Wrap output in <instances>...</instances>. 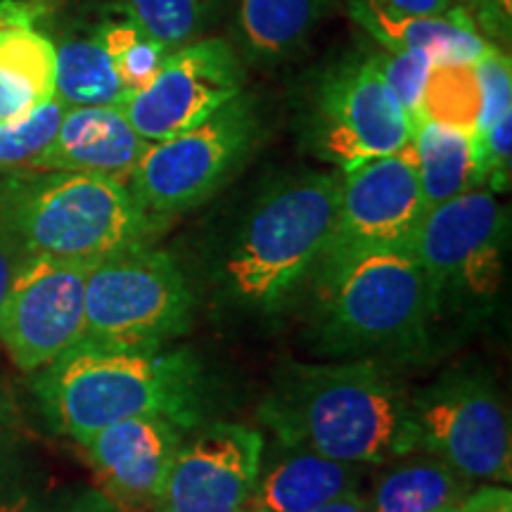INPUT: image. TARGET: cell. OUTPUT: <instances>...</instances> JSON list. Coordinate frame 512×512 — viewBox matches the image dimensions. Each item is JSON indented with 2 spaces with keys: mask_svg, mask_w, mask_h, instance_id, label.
<instances>
[{
  "mask_svg": "<svg viewBox=\"0 0 512 512\" xmlns=\"http://www.w3.org/2000/svg\"><path fill=\"white\" fill-rule=\"evenodd\" d=\"M287 448L351 465H384L415 453L411 403L370 361L344 366L294 363L261 406Z\"/></svg>",
  "mask_w": 512,
  "mask_h": 512,
  "instance_id": "cell-1",
  "label": "cell"
},
{
  "mask_svg": "<svg viewBox=\"0 0 512 512\" xmlns=\"http://www.w3.org/2000/svg\"><path fill=\"white\" fill-rule=\"evenodd\" d=\"M36 396L50 425L74 441L128 418H200V363L188 351L81 342L38 370Z\"/></svg>",
  "mask_w": 512,
  "mask_h": 512,
  "instance_id": "cell-2",
  "label": "cell"
},
{
  "mask_svg": "<svg viewBox=\"0 0 512 512\" xmlns=\"http://www.w3.org/2000/svg\"><path fill=\"white\" fill-rule=\"evenodd\" d=\"M164 219L150 214L131 185L72 171H10L0 181V230L19 256H50L93 266L105 256L152 245Z\"/></svg>",
  "mask_w": 512,
  "mask_h": 512,
  "instance_id": "cell-3",
  "label": "cell"
},
{
  "mask_svg": "<svg viewBox=\"0 0 512 512\" xmlns=\"http://www.w3.org/2000/svg\"><path fill=\"white\" fill-rule=\"evenodd\" d=\"M342 176L302 174L261 195L226 256L230 290L256 306H275L313 268L335 233Z\"/></svg>",
  "mask_w": 512,
  "mask_h": 512,
  "instance_id": "cell-4",
  "label": "cell"
},
{
  "mask_svg": "<svg viewBox=\"0 0 512 512\" xmlns=\"http://www.w3.org/2000/svg\"><path fill=\"white\" fill-rule=\"evenodd\" d=\"M323 335L339 354L406 347L425 332L441 297L408 247L356 254L320 273Z\"/></svg>",
  "mask_w": 512,
  "mask_h": 512,
  "instance_id": "cell-5",
  "label": "cell"
},
{
  "mask_svg": "<svg viewBox=\"0 0 512 512\" xmlns=\"http://www.w3.org/2000/svg\"><path fill=\"white\" fill-rule=\"evenodd\" d=\"M192 292L171 254L138 245L88 268L83 342L159 349L192 320Z\"/></svg>",
  "mask_w": 512,
  "mask_h": 512,
  "instance_id": "cell-6",
  "label": "cell"
},
{
  "mask_svg": "<svg viewBox=\"0 0 512 512\" xmlns=\"http://www.w3.org/2000/svg\"><path fill=\"white\" fill-rule=\"evenodd\" d=\"M256 136V100L238 93L197 126L147 145L128 185L150 214L169 219L216 195L252 155Z\"/></svg>",
  "mask_w": 512,
  "mask_h": 512,
  "instance_id": "cell-7",
  "label": "cell"
},
{
  "mask_svg": "<svg viewBox=\"0 0 512 512\" xmlns=\"http://www.w3.org/2000/svg\"><path fill=\"white\" fill-rule=\"evenodd\" d=\"M408 403L415 451L444 460L472 484L510 482V415L484 375L444 377Z\"/></svg>",
  "mask_w": 512,
  "mask_h": 512,
  "instance_id": "cell-8",
  "label": "cell"
},
{
  "mask_svg": "<svg viewBox=\"0 0 512 512\" xmlns=\"http://www.w3.org/2000/svg\"><path fill=\"white\" fill-rule=\"evenodd\" d=\"M306 136L313 152L344 174L399 152L413 140V128L373 55H366L335 64L318 81Z\"/></svg>",
  "mask_w": 512,
  "mask_h": 512,
  "instance_id": "cell-9",
  "label": "cell"
},
{
  "mask_svg": "<svg viewBox=\"0 0 512 512\" xmlns=\"http://www.w3.org/2000/svg\"><path fill=\"white\" fill-rule=\"evenodd\" d=\"M508 214L491 190H467L427 209L408 252L430 275L439 297L489 299L503 283Z\"/></svg>",
  "mask_w": 512,
  "mask_h": 512,
  "instance_id": "cell-10",
  "label": "cell"
},
{
  "mask_svg": "<svg viewBox=\"0 0 512 512\" xmlns=\"http://www.w3.org/2000/svg\"><path fill=\"white\" fill-rule=\"evenodd\" d=\"M88 264L22 256L0 306V342L24 373H38L86 335Z\"/></svg>",
  "mask_w": 512,
  "mask_h": 512,
  "instance_id": "cell-11",
  "label": "cell"
},
{
  "mask_svg": "<svg viewBox=\"0 0 512 512\" xmlns=\"http://www.w3.org/2000/svg\"><path fill=\"white\" fill-rule=\"evenodd\" d=\"M425 211L413 140L344 171L335 233L318 271L328 273L370 249L406 247Z\"/></svg>",
  "mask_w": 512,
  "mask_h": 512,
  "instance_id": "cell-12",
  "label": "cell"
},
{
  "mask_svg": "<svg viewBox=\"0 0 512 512\" xmlns=\"http://www.w3.org/2000/svg\"><path fill=\"white\" fill-rule=\"evenodd\" d=\"M245 72L233 46L197 38L171 50L145 88L121 102L126 119L147 143L171 138L211 117L242 93Z\"/></svg>",
  "mask_w": 512,
  "mask_h": 512,
  "instance_id": "cell-13",
  "label": "cell"
},
{
  "mask_svg": "<svg viewBox=\"0 0 512 512\" xmlns=\"http://www.w3.org/2000/svg\"><path fill=\"white\" fill-rule=\"evenodd\" d=\"M264 437L238 422H216L178 446L152 512H249Z\"/></svg>",
  "mask_w": 512,
  "mask_h": 512,
  "instance_id": "cell-14",
  "label": "cell"
},
{
  "mask_svg": "<svg viewBox=\"0 0 512 512\" xmlns=\"http://www.w3.org/2000/svg\"><path fill=\"white\" fill-rule=\"evenodd\" d=\"M181 439L183 427L166 418H128L79 444L107 501L128 512H152Z\"/></svg>",
  "mask_w": 512,
  "mask_h": 512,
  "instance_id": "cell-15",
  "label": "cell"
},
{
  "mask_svg": "<svg viewBox=\"0 0 512 512\" xmlns=\"http://www.w3.org/2000/svg\"><path fill=\"white\" fill-rule=\"evenodd\" d=\"M147 145L119 105L67 107L55 138L27 169L72 171L128 183Z\"/></svg>",
  "mask_w": 512,
  "mask_h": 512,
  "instance_id": "cell-16",
  "label": "cell"
},
{
  "mask_svg": "<svg viewBox=\"0 0 512 512\" xmlns=\"http://www.w3.org/2000/svg\"><path fill=\"white\" fill-rule=\"evenodd\" d=\"M50 0H0V124L55 98V43L38 29Z\"/></svg>",
  "mask_w": 512,
  "mask_h": 512,
  "instance_id": "cell-17",
  "label": "cell"
},
{
  "mask_svg": "<svg viewBox=\"0 0 512 512\" xmlns=\"http://www.w3.org/2000/svg\"><path fill=\"white\" fill-rule=\"evenodd\" d=\"M349 15L382 48L422 50L432 62H477L489 46L463 8L425 17L406 15L382 0H349Z\"/></svg>",
  "mask_w": 512,
  "mask_h": 512,
  "instance_id": "cell-18",
  "label": "cell"
},
{
  "mask_svg": "<svg viewBox=\"0 0 512 512\" xmlns=\"http://www.w3.org/2000/svg\"><path fill=\"white\" fill-rule=\"evenodd\" d=\"M361 477L363 465L290 448L285 458L259 472L249 512H313L332 498L356 491Z\"/></svg>",
  "mask_w": 512,
  "mask_h": 512,
  "instance_id": "cell-19",
  "label": "cell"
},
{
  "mask_svg": "<svg viewBox=\"0 0 512 512\" xmlns=\"http://www.w3.org/2000/svg\"><path fill=\"white\" fill-rule=\"evenodd\" d=\"M470 491V479L444 460L422 453L418 458L401 456L399 463L389 465L375 479L368 505L370 512H437L460 508Z\"/></svg>",
  "mask_w": 512,
  "mask_h": 512,
  "instance_id": "cell-20",
  "label": "cell"
},
{
  "mask_svg": "<svg viewBox=\"0 0 512 512\" xmlns=\"http://www.w3.org/2000/svg\"><path fill=\"white\" fill-rule=\"evenodd\" d=\"M335 0H240V41L256 62H280L309 41Z\"/></svg>",
  "mask_w": 512,
  "mask_h": 512,
  "instance_id": "cell-21",
  "label": "cell"
},
{
  "mask_svg": "<svg viewBox=\"0 0 512 512\" xmlns=\"http://www.w3.org/2000/svg\"><path fill=\"white\" fill-rule=\"evenodd\" d=\"M55 95L67 107L121 105L126 100L100 27L55 43Z\"/></svg>",
  "mask_w": 512,
  "mask_h": 512,
  "instance_id": "cell-22",
  "label": "cell"
},
{
  "mask_svg": "<svg viewBox=\"0 0 512 512\" xmlns=\"http://www.w3.org/2000/svg\"><path fill=\"white\" fill-rule=\"evenodd\" d=\"M418 178L425 209L477 188L475 145L470 133L422 119L413 128Z\"/></svg>",
  "mask_w": 512,
  "mask_h": 512,
  "instance_id": "cell-23",
  "label": "cell"
},
{
  "mask_svg": "<svg viewBox=\"0 0 512 512\" xmlns=\"http://www.w3.org/2000/svg\"><path fill=\"white\" fill-rule=\"evenodd\" d=\"M482 112V91L475 62H432L422 93V119L475 133Z\"/></svg>",
  "mask_w": 512,
  "mask_h": 512,
  "instance_id": "cell-24",
  "label": "cell"
},
{
  "mask_svg": "<svg viewBox=\"0 0 512 512\" xmlns=\"http://www.w3.org/2000/svg\"><path fill=\"white\" fill-rule=\"evenodd\" d=\"M219 0H121L126 19L169 50L197 41Z\"/></svg>",
  "mask_w": 512,
  "mask_h": 512,
  "instance_id": "cell-25",
  "label": "cell"
},
{
  "mask_svg": "<svg viewBox=\"0 0 512 512\" xmlns=\"http://www.w3.org/2000/svg\"><path fill=\"white\" fill-rule=\"evenodd\" d=\"M100 34L107 50H110L126 98L145 88L152 81V76L159 72L166 55H169V50L162 43L147 36L131 19L100 24Z\"/></svg>",
  "mask_w": 512,
  "mask_h": 512,
  "instance_id": "cell-26",
  "label": "cell"
},
{
  "mask_svg": "<svg viewBox=\"0 0 512 512\" xmlns=\"http://www.w3.org/2000/svg\"><path fill=\"white\" fill-rule=\"evenodd\" d=\"M67 105L50 98L24 117L0 124V171L27 169L55 138Z\"/></svg>",
  "mask_w": 512,
  "mask_h": 512,
  "instance_id": "cell-27",
  "label": "cell"
},
{
  "mask_svg": "<svg viewBox=\"0 0 512 512\" xmlns=\"http://www.w3.org/2000/svg\"><path fill=\"white\" fill-rule=\"evenodd\" d=\"M380 67L382 79L399 100L403 114L415 128L422 121V93H425L427 76L432 69V57L422 50H387L373 55Z\"/></svg>",
  "mask_w": 512,
  "mask_h": 512,
  "instance_id": "cell-28",
  "label": "cell"
},
{
  "mask_svg": "<svg viewBox=\"0 0 512 512\" xmlns=\"http://www.w3.org/2000/svg\"><path fill=\"white\" fill-rule=\"evenodd\" d=\"M475 145V181L489 185L494 192H501L510 183L512 159V114H505L484 131L472 136Z\"/></svg>",
  "mask_w": 512,
  "mask_h": 512,
  "instance_id": "cell-29",
  "label": "cell"
},
{
  "mask_svg": "<svg viewBox=\"0 0 512 512\" xmlns=\"http://www.w3.org/2000/svg\"><path fill=\"white\" fill-rule=\"evenodd\" d=\"M475 72L482 91V112H479L477 131H484L505 114H512V69L510 57L503 55L496 46H486L477 57ZM472 133V136H475Z\"/></svg>",
  "mask_w": 512,
  "mask_h": 512,
  "instance_id": "cell-30",
  "label": "cell"
},
{
  "mask_svg": "<svg viewBox=\"0 0 512 512\" xmlns=\"http://www.w3.org/2000/svg\"><path fill=\"white\" fill-rule=\"evenodd\" d=\"M458 512H512V496L503 486H484L470 491Z\"/></svg>",
  "mask_w": 512,
  "mask_h": 512,
  "instance_id": "cell-31",
  "label": "cell"
},
{
  "mask_svg": "<svg viewBox=\"0 0 512 512\" xmlns=\"http://www.w3.org/2000/svg\"><path fill=\"white\" fill-rule=\"evenodd\" d=\"M482 5V22L491 34L508 36L510 34V17H512V0H479Z\"/></svg>",
  "mask_w": 512,
  "mask_h": 512,
  "instance_id": "cell-32",
  "label": "cell"
},
{
  "mask_svg": "<svg viewBox=\"0 0 512 512\" xmlns=\"http://www.w3.org/2000/svg\"><path fill=\"white\" fill-rule=\"evenodd\" d=\"M19 252L12 247V242L8 240V235L0 230V306L5 302V294L10 290L12 275H15V268L19 264Z\"/></svg>",
  "mask_w": 512,
  "mask_h": 512,
  "instance_id": "cell-33",
  "label": "cell"
},
{
  "mask_svg": "<svg viewBox=\"0 0 512 512\" xmlns=\"http://www.w3.org/2000/svg\"><path fill=\"white\" fill-rule=\"evenodd\" d=\"M389 8L406 12V15H444L453 8V0H382Z\"/></svg>",
  "mask_w": 512,
  "mask_h": 512,
  "instance_id": "cell-34",
  "label": "cell"
},
{
  "mask_svg": "<svg viewBox=\"0 0 512 512\" xmlns=\"http://www.w3.org/2000/svg\"><path fill=\"white\" fill-rule=\"evenodd\" d=\"M313 512H370L368 498L361 496V491H349V494H342L332 501L323 503L320 508H316Z\"/></svg>",
  "mask_w": 512,
  "mask_h": 512,
  "instance_id": "cell-35",
  "label": "cell"
},
{
  "mask_svg": "<svg viewBox=\"0 0 512 512\" xmlns=\"http://www.w3.org/2000/svg\"><path fill=\"white\" fill-rule=\"evenodd\" d=\"M0 512H43L29 494H17L0 501Z\"/></svg>",
  "mask_w": 512,
  "mask_h": 512,
  "instance_id": "cell-36",
  "label": "cell"
},
{
  "mask_svg": "<svg viewBox=\"0 0 512 512\" xmlns=\"http://www.w3.org/2000/svg\"><path fill=\"white\" fill-rule=\"evenodd\" d=\"M64 512H112V503L107 498H98V496H88L83 501L74 503L72 508Z\"/></svg>",
  "mask_w": 512,
  "mask_h": 512,
  "instance_id": "cell-37",
  "label": "cell"
},
{
  "mask_svg": "<svg viewBox=\"0 0 512 512\" xmlns=\"http://www.w3.org/2000/svg\"><path fill=\"white\" fill-rule=\"evenodd\" d=\"M437 512H458V508H444V510H437Z\"/></svg>",
  "mask_w": 512,
  "mask_h": 512,
  "instance_id": "cell-38",
  "label": "cell"
}]
</instances>
